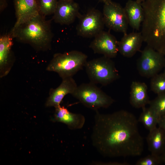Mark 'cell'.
Returning a JSON list of instances; mask_svg holds the SVG:
<instances>
[{"mask_svg":"<svg viewBox=\"0 0 165 165\" xmlns=\"http://www.w3.org/2000/svg\"><path fill=\"white\" fill-rule=\"evenodd\" d=\"M91 135L92 144L104 157L136 156L142 153L143 138L135 116L125 110L110 114L95 111Z\"/></svg>","mask_w":165,"mask_h":165,"instance_id":"obj_1","label":"cell"},{"mask_svg":"<svg viewBox=\"0 0 165 165\" xmlns=\"http://www.w3.org/2000/svg\"><path fill=\"white\" fill-rule=\"evenodd\" d=\"M141 4L143 19L140 32L143 42L160 52L165 46V0H146Z\"/></svg>","mask_w":165,"mask_h":165,"instance_id":"obj_2","label":"cell"},{"mask_svg":"<svg viewBox=\"0 0 165 165\" xmlns=\"http://www.w3.org/2000/svg\"><path fill=\"white\" fill-rule=\"evenodd\" d=\"M10 34L13 38L42 50L50 47L53 36L51 21L40 13L13 28Z\"/></svg>","mask_w":165,"mask_h":165,"instance_id":"obj_3","label":"cell"},{"mask_svg":"<svg viewBox=\"0 0 165 165\" xmlns=\"http://www.w3.org/2000/svg\"><path fill=\"white\" fill-rule=\"evenodd\" d=\"M87 59L86 55L78 50L56 53L53 55L46 70L57 73L62 79L72 77L85 67Z\"/></svg>","mask_w":165,"mask_h":165,"instance_id":"obj_4","label":"cell"},{"mask_svg":"<svg viewBox=\"0 0 165 165\" xmlns=\"http://www.w3.org/2000/svg\"><path fill=\"white\" fill-rule=\"evenodd\" d=\"M85 67L90 82L96 84L106 86L119 77L114 62L104 56L87 61Z\"/></svg>","mask_w":165,"mask_h":165,"instance_id":"obj_5","label":"cell"},{"mask_svg":"<svg viewBox=\"0 0 165 165\" xmlns=\"http://www.w3.org/2000/svg\"><path fill=\"white\" fill-rule=\"evenodd\" d=\"M72 95L84 106L95 111L107 108L115 101L96 84L90 82L78 86Z\"/></svg>","mask_w":165,"mask_h":165,"instance_id":"obj_6","label":"cell"},{"mask_svg":"<svg viewBox=\"0 0 165 165\" xmlns=\"http://www.w3.org/2000/svg\"><path fill=\"white\" fill-rule=\"evenodd\" d=\"M165 65V56L147 45L138 61L137 69L141 76L152 78L159 73Z\"/></svg>","mask_w":165,"mask_h":165,"instance_id":"obj_7","label":"cell"},{"mask_svg":"<svg viewBox=\"0 0 165 165\" xmlns=\"http://www.w3.org/2000/svg\"><path fill=\"white\" fill-rule=\"evenodd\" d=\"M102 15L105 24L109 29L127 33L128 21L124 8L119 4L111 0L104 3Z\"/></svg>","mask_w":165,"mask_h":165,"instance_id":"obj_8","label":"cell"},{"mask_svg":"<svg viewBox=\"0 0 165 165\" xmlns=\"http://www.w3.org/2000/svg\"><path fill=\"white\" fill-rule=\"evenodd\" d=\"M79 18L76 28L79 36L86 38L94 37L103 31L105 24L102 13L99 10L91 9Z\"/></svg>","mask_w":165,"mask_h":165,"instance_id":"obj_9","label":"cell"},{"mask_svg":"<svg viewBox=\"0 0 165 165\" xmlns=\"http://www.w3.org/2000/svg\"><path fill=\"white\" fill-rule=\"evenodd\" d=\"M94 37L90 45L94 53L111 59L116 56L119 52V41L113 35L103 31Z\"/></svg>","mask_w":165,"mask_h":165,"instance_id":"obj_10","label":"cell"},{"mask_svg":"<svg viewBox=\"0 0 165 165\" xmlns=\"http://www.w3.org/2000/svg\"><path fill=\"white\" fill-rule=\"evenodd\" d=\"M78 4L74 1H58L53 19L62 25H69L81 16Z\"/></svg>","mask_w":165,"mask_h":165,"instance_id":"obj_11","label":"cell"},{"mask_svg":"<svg viewBox=\"0 0 165 165\" xmlns=\"http://www.w3.org/2000/svg\"><path fill=\"white\" fill-rule=\"evenodd\" d=\"M62 79L61 83L57 87L50 90L49 95L45 104L46 107H53L55 108L60 106L64 97L68 94L72 95L78 86L72 77Z\"/></svg>","mask_w":165,"mask_h":165,"instance_id":"obj_12","label":"cell"},{"mask_svg":"<svg viewBox=\"0 0 165 165\" xmlns=\"http://www.w3.org/2000/svg\"><path fill=\"white\" fill-rule=\"evenodd\" d=\"M51 120L53 122L64 123L70 130H76L83 127L86 120L82 114L72 113L64 106H60L55 108Z\"/></svg>","mask_w":165,"mask_h":165,"instance_id":"obj_13","label":"cell"},{"mask_svg":"<svg viewBox=\"0 0 165 165\" xmlns=\"http://www.w3.org/2000/svg\"><path fill=\"white\" fill-rule=\"evenodd\" d=\"M16 21L15 28L39 13L38 1L14 0Z\"/></svg>","mask_w":165,"mask_h":165,"instance_id":"obj_14","label":"cell"},{"mask_svg":"<svg viewBox=\"0 0 165 165\" xmlns=\"http://www.w3.org/2000/svg\"><path fill=\"white\" fill-rule=\"evenodd\" d=\"M143 42L140 32L124 34L118 42L119 52L124 57H131L140 50Z\"/></svg>","mask_w":165,"mask_h":165,"instance_id":"obj_15","label":"cell"},{"mask_svg":"<svg viewBox=\"0 0 165 165\" xmlns=\"http://www.w3.org/2000/svg\"><path fill=\"white\" fill-rule=\"evenodd\" d=\"M13 38L10 34L0 38V77L6 75L12 66L11 49L13 45Z\"/></svg>","mask_w":165,"mask_h":165,"instance_id":"obj_16","label":"cell"},{"mask_svg":"<svg viewBox=\"0 0 165 165\" xmlns=\"http://www.w3.org/2000/svg\"><path fill=\"white\" fill-rule=\"evenodd\" d=\"M150 101L147 85L144 82H132L130 97L131 105L136 108H142L149 104Z\"/></svg>","mask_w":165,"mask_h":165,"instance_id":"obj_17","label":"cell"},{"mask_svg":"<svg viewBox=\"0 0 165 165\" xmlns=\"http://www.w3.org/2000/svg\"><path fill=\"white\" fill-rule=\"evenodd\" d=\"M124 9L129 24L134 29L138 30L143 19V12L141 3L136 1L129 0Z\"/></svg>","mask_w":165,"mask_h":165,"instance_id":"obj_18","label":"cell"},{"mask_svg":"<svg viewBox=\"0 0 165 165\" xmlns=\"http://www.w3.org/2000/svg\"><path fill=\"white\" fill-rule=\"evenodd\" d=\"M146 140L151 153L160 156L165 149V132L159 127L149 131Z\"/></svg>","mask_w":165,"mask_h":165,"instance_id":"obj_19","label":"cell"},{"mask_svg":"<svg viewBox=\"0 0 165 165\" xmlns=\"http://www.w3.org/2000/svg\"><path fill=\"white\" fill-rule=\"evenodd\" d=\"M138 119V122L142 123L145 128L149 131L156 128L159 118V116L151 108L145 107Z\"/></svg>","mask_w":165,"mask_h":165,"instance_id":"obj_20","label":"cell"},{"mask_svg":"<svg viewBox=\"0 0 165 165\" xmlns=\"http://www.w3.org/2000/svg\"><path fill=\"white\" fill-rule=\"evenodd\" d=\"M151 90L158 95L165 92V73H158L151 78Z\"/></svg>","mask_w":165,"mask_h":165,"instance_id":"obj_21","label":"cell"},{"mask_svg":"<svg viewBox=\"0 0 165 165\" xmlns=\"http://www.w3.org/2000/svg\"><path fill=\"white\" fill-rule=\"evenodd\" d=\"M157 95L148 105L160 117L165 115V92Z\"/></svg>","mask_w":165,"mask_h":165,"instance_id":"obj_22","label":"cell"},{"mask_svg":"<svg viewBox=\"0 0 165 165\" xmlns=\"http://www.w3.org/2000/svg\"><path fill=\"white\" fill-rule=\"evenodd\" d=\"M58 2L57 0H38L39 13L44 16L53 14Z\"/></svg>","mask_w":165,"mask_h":165,"instance_id":"obj_23","label":"cell"},{"mask_svg":"<svg viewBox=\"0 0 165 165\" xmlns=\"http://www.w3.org/2000/svg\"><path fill=\"white\" fill-rule=\"evenodd\" d=\"M160 156L151 153L139 160L135 163L136 165H158L162 164Z\"/></svg>","mask_w":165,"mask_h":165,"instance_id":"obj_24","label":"cell"},{"mask_svg":"<svg viewBox=\"0 0 165 165\" xmlns=\"http://www.w3.org/2000/svg\"><path fill=\"white\" fill-rule=\"evenodd\" d=\"M158 125V127L160 128L165 132V115L159 117Z\"/></svg>","mask_w":165,"mask_h":165,"instance_id":"obj_25","label":"cell"},{"mask_svg":"<svg viewBox=\"0 0 165 165\" xmlns=\"http://www.w3.org/2000/svg\"><path fill=\"white\" fill-rule=\"evenodd\" d=\"M7 0H0V11L2 12L7 6Z\"/></svg>","mask_w":165,"mask_h":165,"instance_id":"obj_26","label":"cell"},{"mask_svg":"<svg viewBox=\"0 0 165 165\" xmlns=\"http://www.w3.org/2000/svg\"><path fill=\"white\" fill-rule=\"evenodd\" d=\"M160 156L163 163H165V149L160 155Z\"/></svg>","mask_w":165,"mask_h":165,"instance_id":"obj_27","label":"cell"},{"mask_svg":"<svg viewBox=\"0 0 165 165\" xmlns=\"http://www.w3.org/2000/svg\"><path fill=\"white\" fill-rule=\"evenodd\" d=\"M159 52L165 56V46L163 47Z\"/></svg>","mask_w":165,"mask_h":165,"instance_id":"obj_28","label":"cell"},{"mask_svg":"<svg viewBox=\"0 0 165 165\" xmlns=\"http://www.w3.org/2000/svg\"><path fill=\"white\" fill-rule=\"evenodd\" d=\"M146 0H136L135 1H137L138 3H141L142 2H144Z\"/></svg>","mask_w":165,"mask_h":165,"instance_id":"obj_29","label":"cell"},{"mask_svg":"<svg viewBox=\"0 0 165 165\" xmlns=\"http://www.w3.org/2000/svg\"><path fill=\"white\" fill-rule=\"evenodd\" d=\"M100 1H101V2H103L104 3H105L110 0H99Z\"/></svg>","mask_w":165,"mask_h":165,"instance_id":"obj_30","label":"cell"},{"mask_svg":"<svg viewBox=\"0 0 165 165\" xmlns=\"http://www.w3.org/2000/svg\"><path fill=\"white\" fill-rule=\"evenodd\" d=\"M65 0V1H74V0Z\"/></svg>","mask_w":165,"mask_h":165,"instance_id":"obj_31","label":"cell"},{"mask_svg":"<svg viewBox=\"0 0 165 165\" xmlns=\"http://www.w3.org/2000/svg\"><path fill=\"white\" fill-rule=\"evenodd\" d=\"M164 72L165 73V65L164 67Z\"/></svg>","mask_w":165,"mask_h":165,"instance_id":"obj_32","label":"cell"}]
</instances>
